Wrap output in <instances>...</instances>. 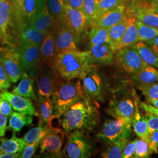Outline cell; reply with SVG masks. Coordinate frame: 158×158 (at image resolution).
<instances>
[{
    "instance_id": "obj_1",
    "label": "cell",
    "mask_w": 158,
    "mask_h": 158,
    "mask_svg": "<svg viewBox=\"0 0 158 158\" xmlns=\"http://www.w3.org/2000/svg\"><path fill=\"white\" fill-rule=\"evenodd\" d=\"M99 105L85 96L74 104L59 118L64 134L68 136L75 130L85 132L93 130L100 120Z\"/></svg>"
},
{
    "instance_id": "obj_2",
    "label": "cell",
    "mask_w": 158,
    "mask_h": 158,
    "mask_svg": "<svg viewBox=\"0 0 158 158\" xmlns=\"http://www.w3.org/2000/svg\"><path fill=\"white\" fill-rule=\"evenodd\" d=\"M52 66L63 80H82L97 65L89 51L76 50L57 53Z\"/></svg>"
},
{
    "instance_id": "obj_3",
    "label": "cell",
    "mask_w": 158,
    "mask_h": 158,
    "mask_svg": "<svg viewBox=\"0 0 158 158\" xmlns=\"http://www.w3.org/2000/svg\"><path fill=\"white\" fill-rule=\"evenodd\" d=\"M85 97L80 79L64 80L57 86L52 96L54 118L61 115L74 104Z\"/></svg>"
},
{
    "instance_id": "obj_4",
    "label": "cell",
    "mask_w": 158,
    "mask_h": 158,
    "mask_svg": "<svg viewBox=\"0 0 158 158\" xmlns=\"http://www.w3.org/2000/svg\"><path fill=\"white\" fill-rule=\"evenodd\" d=\"M19 22L14 8L10 1L0 3V40L8 48L17 49Z\"/></svg>"
},
{
    "instance_id": "obj_5",
    "label": "cell",
    "mask_w": 158,
    "mask_h": 158,
    "mask_svg": "<svg viewBox=\"0 0 158 158\" xmlns=\"http://www.w3.org/2000/svg\"><path fill=\"white\" fill-rule=\"evenodd\" d=\"M132 119L118 117L107 119L97 134V138L108 145L124 139H130L132 135Z\"/></svg>"
},
{
    "instance_id": "obj_6",
    "label": "cell",
    "mask_w": 158,
    "mask_h": 158,
    "mask_svg": "<svg viewBox=\"0 0 158 158\" xmlns=\"http://www.w3.org/2000/svg\"><path fill=\"white\" fill-rule=\"evenodd\" d=\"M68 136V141L62 151V157L87 158L90 156L93 152V145L85 132L75 130Z\"/></svg>"
},
{
    "instance_id": "obj_7",
    "label": "cell",
    "mask_w": 158,
    "mask_h": 158,
    "mask_svg": "<svg viewBox=\"0 0 158 158\" xmlns=\"http://www.w3.org/2000/svg\"><path fill=\"white\" fill-rule=\"evenodd\" d=\"M114 62L121 71L130 75L137 73L149 66L142 59L133 45L127 46L116 51Z\"/></svg>"
},
{
    "instance_id": "obj_8",
    "label": "cell",
    "mask_w": 158,
    "mask_h": 158,
    "mask_svg": "<svg viewBox=\"0 0 158 158\" xmlns=\"http://www.w3.org/2000/svg\"><path fill=\"white\" fill-rule=\"evenodd\" d=\"M37 83V97L51 98L62 79L52 66L44 63L35 77Z\"/></svg>"
},
{
    "instance_id": "obj_9",
    "label": "cell",
    "mask_w": 158,
    "mask_h": 158,
    "mask_svg": "<svg viewBox=\"0 0 158 158\" xmlns=\"http://www.w3.org/2000/svg\"><path fill=\"white\" fill-rule=\"evenodd\" d=\"M40 46L25 44L17 48L23 72H27L35 79L40 67L44 64L40 56Z\"/></svg>"
},
{
    "instance_id": "obj_10",
    "label": "cell",
    "mask_w": 158,
    "mask_h": 158,
    "mask_svg": "<svg viewBox=\"0 0 158 158\" xmlns=\"http://www.w3.org/2000/svg\"><path fill=\"white\" fill-rule=\"evenodd\" d=\"M56 53L78 50L80 36L64 23L57 25L52 31Z\"/></svg>"
},
{
    "instance_id": "obj_11",
    "label": "cell",
    "mask_w": 158,
    "mask_h": 158,
    "mask_svg": "<svg viewBox=\"0 0 158 158\" xmlns=\"http://www.w3.org/2000/svg\"><path fill=\"white\" fill-rule=\"evenodd\" d=\"M64 131L52 127L47 135L41 140L40 153L52 157L62 158V148L64 138Z\"/></svg>"
},
{
    "instance_id": "obj_12",
    "label": "cell",
    "mask_w": 158,
    "mask_h": 158,
    "mask_svg": "<svg viewBox=\"0 0 158 158\" xmlns=\"http://www.w3.org/2000/svg\"><path fill=\"white\" fill-rule=\"evenodd\" d=\"M137 96L134 91L133 96H124L121 98L111 100L106 112L114 118L123 117L132 120L135 113Z\"/></svg>"
},
{
    "instance_id": "obj_13",
    "label": "cell",
    "mask_w": 158,
    "mask_h": 158,
    "mask_svg": "<svg viewBox=\"0 0 158 158\" xmlns=\"http://www.w3.org/2000/svg\"><path fill=\"white\" fill-rule=\"evenodd\" d=\"M0 62L12 83H17L23 73L17 49L6 48L0 52Z\"/></svg>"
},
{
    "instance_id": "obj_14",
    "label": "cell",
    "mask_w": 158,
    "mask_h": 158,
    "mask_svg": "<svg viewBox=\"0 0 158 158\" xmlns=\"http://www.w3.org/2000/svg\"><path fill=\"white\" fill-rule=\"evenodd\" d=\"M78 35L91 27L90 23L83 11L64 4V15L62 23Z\"/></svg>"
},
{
    "instance_id": "obj_15",
    "label": "cell",
    "mask_w": 158,
    "mask_h": 158,
    "mask_svg": "<svg viewBox=\"0 0 158 158\" xmlns=\"http://www.w3.org/2000/svg\"><path fill=\"white\" fill-rule=\"evenodd\" d=\"M82 80L85 96L94 102H103L104 83L95 68L92 69Z\"/></svg>"
},
{
    "instance_id": "obj_16",
    "label": "cell",
    "mask_w": 158,
    "mask_h": 158,
    "mask_svg": "<svg viewBox=\"0 0 158 158\" xmlns=\"http://www.w3.org/2000/svg\"><path fill=\"white\" fill-rule=\"evenodd\" d=\"M0 97L9 102L15 111L38 117L37 111L31 99L14 94L7 90L0 91Z\"/></svg>"
},
{
    "instance_id": "obj_17",
    "label": "cell",
    "mask_w": 158,
    "mask_h": 158,
    "mask_svg": "<svg viewBox=\"0 0 158 158\" xmlns=\"http://www.w3.org/2000/svg\"><path fill=\"white\" fill-rule=\"evenodd\" d=\"M128 16V10L126 5H121L105 12L92 23L91 27L98 26L110 28Z\"/></svg>"
},
{
    "instance_id": "obj_18",
    "label": "cell",
    "mask_w": 158,
    "mask_h": 158,
    "mask_svg": "<svg viewBox=\"0 0 158 158\" xmlns=\"http://www.w3.org/2000/svg\"><path fill=\"white\" fill-rule=\"evenodd\" d=\"M89 52L96 65H110L114 60L115 51L109 43L90 46Z\"/></svg>"
},
{
    "instance_id": "obj_19",
    "label": "cell",
    "mask_w": 158,
    "mask_h": 158,
    "mask_svg": "<svg viewBox=\"0 0 158 158\" xmlns=\"http://www.w3.org/2000/svg\"><path fill=\"white\" fill-rule=\"evenodd\" d=\"M47 34L30 27L27 23L19 28L18 48L25 44H35L40 46Z\"/></svg>"
},
{
    "instance_id": "obj_20",
    "label": "cell",
    "mask_w": 158,
    "mask_h": 158,
    "mask_svg": "<svg viewBox=\"0 0 158 158\" xmlns=\"http://www.w3.org/2000/svg\"><path fill=\"white\" fill-rule=\"evenodd\" d=\"M27 24L38 31L47 34L53 31L58 23L55 18L50 14L46 6L40 14Z\"/></svg>"
},
{
    "instance_id": "obj_21",
    "label": "cell",
    "mask_w": 158,
    "mask_h": 158,
    "mask_svg": "<svg viewBox=\"0 0 158 158\" xmlns=\"http://www.w3.org/2000/svg\"><path fill=\"white\" fill-rule=\"evenodd\" d=\"M128 10V14L135 17L143 24L158 28V14L150 8L142 5H135L131 6Z\"/></svg>"
},
{
    "instance_id": "obj_22",
    "label": "cell",
    "mask_w": 158,
    "mask_h": 158,
    "mask_svg": "<svg viewBox=\"0 0 158 158\" xmlns=\"http://www.w3.org/2000/svg\"><path fill=\"white\" fill-rule=\"evenodd\" d=\"M131 79L137 88L152 85L158 81V69L149 65L138 73L131 75Z\"/></svg>"
},
{
    "instance_id": "obj_23",
    "label": "cell",
    "mask_w": 158,
    "mask_h": 158,
    "mask_svg": "<svg viewBox=\"0 0 158 158\" xmlns=\"http://www.w3.org/2000/svg\"><path fill=\"white\" fill-rule=\"evenodd\" d=\"M34 80L28 73L23 72L19 83L15 87L12 93L14 94L22 96L37 102L38 98L34 89Z\"/></svg>"
},
{
    "instance_id": "obj_24",
    "label": "cell",
    "mask_w": 158,
    "mask_h": 158,
    "mask_svg": "<svg viewBox=\"0 0 158 158\" xmlns=\"http://www.w3.org/2000/svg\"><path fill=\"white\" fill-rule=\"evenodd\" d=\"M138 41L136 18L135 17L128 14L127 28L124 36L116 46L115 51L116 52L125 47L133 45Z\"/></svg>"
},
{
    "instance_id": "obj_25",
    "label": "cell",
    "mask_w": 158,
    "mask_h": 158,
    "mask_svg": "<svg viewBox=\"0 0 158 158\" xmlns=\"http://www.w3.org/2000/svg\"><path fill=\"white\" fill-rule=\"evenodd\" d=\"M138 102L139 98H137L135 102V113L132 120V126L136 135L148 143L149 138L148 125L147 119L139 111Z\"/></svg>"
},
{
    "instance_id": "obj_26",
    "label": "cell",
    "mask_w": 158,
    "mask_h": 158,
    "mask_svg": "<svg viewBox=\"0 0 158 158\" xmlns=\"http://www.w3.org/2000/svg\"><path fill=\"white\" fill-rule=\"evenodd\" d=\"M40 56L43 63L52 66L56 55V46L53 32L47 34L40 48Z\"/></svg>"
},
{
    "instance_id": "obj_27",
    "label": "cell",
    "mask_w": 158,
    "mask_h": 158,
    "mask_svg": "<svg viewBox=\"0 0 158 158\" xmlns=\"http://www.w3.org/2000/svg\"><path fill=\"white\" fill-rule=\"evenodd\" d=\"M36 102L37 113L39 118L38 123L49 124L52 123L53 118V104L51 98L37 97Z\"/></svg>"
},
{
    "instance_id": "obj_28",
    "label": "cell",
    "mask_w": 158,
    "mask_h": 158,
    "mask_svg": "<svg viewBox=\"0 0 158 158\" xmlns=\"http://www.w3.org/2000/svg\"><path fill=\"white\" fill-rule=\"evenodd\" d=\"M0 142V152L10 153H20L27 145L23 138L17 137L15 132H12L10 139L1 138Z\"/></svg>"
},
{
    "instance_id": "obj_29",
    "label": "cell",
    "mask_w": 158,
    "mask_h": 158,
    "mask_svg": "<svg viewBox=\"0 0 158 158\" xmlns=\"http://www.w3.org/2000/svg\"><path fill=\"white\" fill-rule=\"evenodd\" d=\"M46 6V0H23V11L26 23L38 15Z\"/></svg>"
},
{
    "instance_id": "obj_30",
    "label": "cell",
    "mask_w": 158,
    "mask_h": 158,
    "mask_svg": "<svg viewBox=\"0 0 158 158\" xmlns=\"http://www.w3.org/2000/svg\"><path fill=\"white\" fill-rule=\"evenodd\" d=\"M133 46L145 62L149 66L158 69V56L145 42L138 41Z\"/></svg>"
},
{
    "instance_id": "obj_31",
    "label": "cell",
    "mask_w": 158,
    "mask_h": 158,
    "mask_svg": "<svg viewBox=\"0 0 158 158\" xmlns=\"http://www.w3.org/2000/svg\"><path fill=\"white\" fill-rule=\"evenodd\" d=\"M10 117L7 129L15 132H20L23 127L31 124L34 120L32 115L17 111H13Z\"/></svg>"
},
{
    "instance_id": "obj_32",
    "label": "cell",
    "mask_w": 158,
    "mask_h": 158,
    "mask_svg": "<svg viewBox=\"0 0 158 158\" xmlns=\"http://www.w3.org/2000/svg\"><path fill=\"white\" fill-rule=\"evenodd\" d=\"M52 127V123L49 124H40L36 127L29 130L23 136V139L27 143H31L36 141H41L45 136Z\"/></svg>"
},
{
    "instance_id": "obj_33",
    "label": "cell",
    "mask_w": 158,
    "mask_h": 158,
    "mask_svg": "<svg viewBox=\"0 0 158 158\" xmlns=\"http://www.w3.org/2000/svg\"><path fill=\"white\" fill-rule=\"evenodd\" d=\"M128 16L121 22L108 28L110 40V44L113 47L114 51L116 46L121 40L127 30L128 27Z\"/></svg>"
},
{
    "instance_id": "obj_34",
    "label": "cell",
    "mask_w": 158,
    "mask_h": 158,
    "mask_svg": "<svg viewBox=\"0 0 158 158\" xmlns=\"http://www.w3.org/2000/svg\"><path fill=\"white\" fill-rule=\"evenodd\" d=\"M89 40L90 46L110 44L108 29L98 26L91 27L89 33Z\"/></svg>"
},
{
    "instance_id": "obj_35",
    "label": "cell",
    "mask_w": 158,
    "mask_h": 158,
    "mask_svg": "<svg viewBox=\"0 0 158 158\" xmlns=\"http://www.w3.org/2000/svg\"><path fill=\"white\" fill-rule=\"evenodd\" d=\"M130 139H124L108 145L107 147L102 151V156L104 158H120L125 145Z\"/></svg>"
},
{
    "instance_id": "obj_36",
    "label": "cell",
    "mask_w": 158,
    "mask_h": 158,
    "mask_svg": "<svg viewBox=\"0 0 158 158\" xmlns=\"http://www.w3.org/2000/svg\"><path fill=\"white\" fill-rule=\"evenodd\" d=\"M136 26L139 41L147 42L158 36V28L143 24L136 19Z\"/></svg>"
},
{
    "instance_id": "obj_37",
    "label": "cell",
    "mask_w": 158,
    "mask_h": 158,
    "mask_svg": "<svg viewBox=\"0 0 158 158\" xmlns=\"http://www.w3.org/2000/svg\"><path fill=\"white\" fill-rule=\"evenodd\" d=\"M46 6L51 15L55 18L57 23H62L64 15L63 0H46Z\"/></svg>"
},
{
    "instance_id": "obj_38",
    "label": "cell",
    "mask_w": 158,
    "mask_h": 158,
    "mask_svg": "<svg viewBox=\"0 0 158 158\" xmlns=\"http://www.w3.org/2000/svg\"><path fill=\"white\" fill-rule=\"evenodd\" d=\"M98 0H84V12L86 17L92 23L98 17Z\"/></svg>"
},
{
    "instance_id": "obj_39",
    "label": "cell",
    "mask_w": 158,
    "mask_h": 158,
    "mask_svg": "<svg viewBox=\"0 0 158 158\" xmlns=\"http://www.w3.org/2000/svg\"><path fill=\"white\" fill-rule=\"evenodd\" d=\"M126 4L125 0H98L97 18L106 12L113 10L118 6Z\"/></svg>"
},
{
    "instance_id": "obj_40",
    "label": "cell",
    "mask_w": 158,
    "mask_h": 158,
    "mask_svg": "<svg viewBox=\"0 0 158 158\" xmlns=\"http://www.w3.org/2000/svg\"><path fill=\"white\" fill-rule=\"evenodd\" d=\"M135 149L134 155L135 158H147L152 154L148 143L141 138H135Z\"/></svg>"
},
{
    "instance_id": "obj_41",
    "label": "cell",
    "mask_w": 158,
    "mask_h": 158,
    "mask_svg": "<svg viewBox=\"0 0 158 158\" xmlns=\"http://www.w3.org/2000/svg\"><path fill=\"white\" fill-rule=\"evenodd\" d=\"M148 103L158 98V81L148 86L138 88Z\"/></svg>"
},
{
    "instance_id": "obj_42",
    "label": "cell",
    "mask_w": 158,
    "mask_h": 158,
    "mask_svg": "<svg viewBox=\"0 0 158 158\" xmlns=\"http://www.w3.org/2000/svg\"><path fill=\"white\" fill-rule=\"evenodd\" d=\"M40 141H36L27 143L24 147L23 151L19 153V158H31L34 156L37 148L40 147Z\"/></svg>"
},
{
    "instance_id": "obj_43",
    "label": "cell",
    "mask_w": 158,
    "mask_h": 158,
    "mask_svg": "<svg viewBox=\"0 0 158 158\" xmlns=\"http://www.w3.org/2000/svg\"><path fill=\"white\" fill-rule=\"evenodd\" d=\"M11 81L0 62V90H8L11 87Z\"/></svg>"
},
{
    "instance_id": "obj_44",
    "label": "cell",
    "mask_w": 158,
    "mask_h": 158,
    "mask_svg": "<svg viewBox=\"0 0 158 158\" xmlns=\"http://www.w3.org/2000/svg\"><path fill=\"white\" fill-rule=\"evenodd\" d=\"M147 119L149 135L158 131V117L151 113H145L143 115Z\"/></svg>"
},
{
    "instance_id": "obj_45",
    "label": "cell",
    "mask_w": 158,
    "mask_h": 158,
    "mask_svg": "<svg viewBox=\"0 0 158 158\" xmlns=\"http://www.w3.org/2000/svg\"><path fill=\"white\" fill-rule=\"evenodd\" d=\"M135 149V139H134L132 141H129L125 147L121 158H134Z\"/></svg>"
},
{
    "instance_id": "obj_46",
    "label": "cell",
    "mask_w": 158,
    "mask_h": 158,
    "mask_svg": "<svg viewBox=\"0 0 158 158\" xmlns=\"http://www.w3.org/2000/svg\"><path fill=\"white\" fill-rule=\"evenodd\" d=\"M0 113L10 117L13 113V108L10 103L5 99L0 97Z\"/></svg>"
},
{
    "instance_id": "obj_47",
    "label": "cell",
    "mask_w": 158,
    "mask_h": 158,
    "mask_svg": "<svg viewBox=\"0 0 158 158\" xmlns=\"http://www.w3.org/2000/svg\"><path fill=\"white\" fill-rule=\"evenodd\" d=\"M148 144L152 152H158V131H156L149 135Z\"/></svg>"
},
{
    "instance_id": "obj_48",
    "label": "cell",
    "mask_w": 158,
    "mask_h": 158,
    "mask_svg": "<svg viewBox=\"0 0 158 158\" xmlns=\"http://www.w3.org/2000/svg\"><path fill=\"white\" fill-rule=\"evenodd\" d=\"M139 108L145 113H151L158 117V108L153 107L151 104H148L144 102H138Z\"/></svg>"
},
{
    "instance_id": "obj_49",
    "label": "cell",
    "mask_w": 158,
    "mask_h": 158,
    "mask_svg": "<svg viewBox=\"0 0 158 158\" xmlns=\"http://www.w3.org/2000/svg\"><path fill=\"white\" fill-rule=\"evenodd\" d=\"M63 1L66 5L84 11V0H63Z\"/></svg>"
},
{
    "instance_id": "obj_50",
    "label": "cell",
    "mask_w": 158,
    "mask_h": 158,
    "mask_svg": "<svg viewBox=\"0 0 158 158\" xmlns=\"http://www.w3.org/2000/svg\"><path fill=\"white\" fill-rule=\"evenodd\" d=\"M7 116L0 113V138H3L6 135L7 130Z\"/></svg>"
},
{
    "instance_id": "obj_51",
    "label": "cell",
    "mask_w": 158,
    "mask_h": 158,
    "mask_svg": "<svg viewBox=\"0 0 158 158\" xmlns=\"http://www.w3.org/2000/svg\"><path fill=\"white\" fill-rule=\"evenodd\" d=\"M9 1H10V2L11 3L12 5L13 6L14 8L15 11V13L17 14V18H18V19L19 25V27H21V26H23V25H24L25 23L23 22V20L21 19V17L18 0H9Z\"/></svg>"
},
{
    "instance_id": "obj_52",
    "label": "cell",
    "mask_w": 158,
    "mask_h": 158,
    "mask_svg": "<svg viewBox=\"0 0 158 158\" xmlns=\"http://www.w3.org/2000/svg\"><path fill=\"white\" fill-rule=\"evenodd\" d=\"M146 43L150 46V48L156 54L158 53V36L153 40L147 41Z\"/></svg>"
},
{
    "instance_id": "obj_53",
    "label": "cell",
    "mask_w": 158,
    "mask_h": 158,
    "mask_svg": "<svg viewBox=\"0 0 158 158\" xmlns=\"http://www.w3.org/2000/svg\"><path fill=\"white\" fill-rule=\"evenodd\" d=\"M19 153H10L0 152V158H19Z\"/></svg>"
},
{
    "instance_id": "obj_54",
    "label": "cell",
    "mask_w": 158,
    "mask_h": 158,
    "mask_svg": "<svg viewBox=\"0 0 158 158\" xmlns=\"http://www.w3.org/2000/svg\"><path fill=\"white\" fill-rule=\"evenodd\" d=\"M23 0H18V4H19V11H20V15H21V19L23 20V22L26 23L25 21V19H24V18H23Z\"/></svg>"
},
{
    "instance_id": "obj_55",
    "label": "cell",
    "mask_w": 158,
    "mask_h": 158,
    "mask_svg": "<svg viewBox=\"0 0 158 158\" xmlns=\"http://www.w3.org/2000/svg\"><path fill=\"white\" fill-rule=\"evenodd\" d=\"M158 4V0H148L147 3L143 4H138V5H142V6H149L153 4Z\"/></svg>"
},
{
    "instance_id": "obj_56",
    "label": "cell",
    "mask_w": 158,
    "mask_h": 158,
    "mask_svg": "<svg viewBox=\"0 0 158 158\" xmlns=\"http://www.w3.org/2000/svg\"><path fill=\"white\" fill-rule=\"evenodd\" d=\"M148 6V7L150 8L152 11L158 14V4H153V5H151V6Z\"/></svg>"
},
{
    "instance_id": "obj_57",
    "label": "cell",
    "mask_w": 158,
    "mask_h": 158,
    "mask_svg": "<svg viewBox=\"0 0 158 158\" xmlns=\"http://www.w3.org/2000/svg\"><path fill=\"white\" fill-rule=\"evenodd\" d=\"M149 104H151L153 107L158 108V98L154 100H152V102H150Z\"/></svg>"
},
{
    "instance_id": "obj_58",
    "label": "cell",
    "mask_w": 158,
    "mask_h": 158,
    "mask_svg": "<svg viewBox=\"0 0 158 158\" xmlns=\"http://www.w3.org/2000/svg\"><path fill=\"white\" fill-rule=\"evenodd\" d=\"M148 0H135V4H143L148 2Z\"/></svg>"
},
{
    "instance_id": "obj_59",
    "label": "cell",
    "mask_w": 158,
    "mask_h": 158,
    "mask_svg": "<svg viewBox=\"0 0 158 158\" xmlns=\"http://www.w3.org/2000/svg\"><path fill=\"white\" fill-rule=\"evenodd\" d=\"M126 3H130L131 4L132 6H135V0H125Z\"/></svg>"
},
{
    "instance_id": "obj_60",
    "label": "cell",
    "mask_w": 158,
    "mask_h": 158,
    "mask_svg": "<svg viewBox=\"0 0 158 158\" xmlns=\"http://www.w3.org/2000/svg\"><path fill=\"white\" fill-rule=\"evenodd\" d=\"M6 48H1V47H0V52H2V51H4L6 50Z\"/></svg>"
},
{
    "instance_id": "obj_61",
    "label": "cell",
    "mask_w": 158,
    "mask_h": 158,
    "mask_svg": "<svg viewBox=\"0 0 158 158\" xmlns=\"http://www.w3.org/2000/svg\"><path fill=\"white\" fill-rule=\"evenodd\" d=\"M2 1H3V0H0V3H1V2Z\"/></svg>"
},
{
    "instance_id": "obj_62",
    "label": "cell",
    "mask_w": 158,
    "mask_h": 158,
    "mask_svg": "<svg viewBox=\"0 0 158 158\" xmlns=\"http://www.w3.org/2000/svg\"><path fill=\"white\" fill-rule=\"evenodd\" d=\"M156 55H157V56H158V53H157V54H156Z\"/></svg>"
}]
</instances>
